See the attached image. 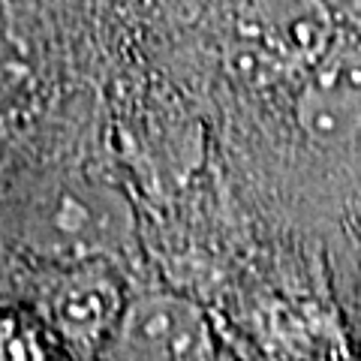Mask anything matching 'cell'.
Masks as SVG:
<instances>
[{"label":"cell","mask_w":361,"mask_h":361,"mask_svg":"<svg viewBox=\"0 0 361 361\" xmlns=\"http://www.w3.org/2000/svg\"><path fill=\"white\" fill-rule=\"evenodd\" d=\"M118 361H214V331L199 304L154 292L123 307L115 334Z\"/></svg>","instance_id":"obj_3"},{"label":"cell","mask_w":361,"mask_h":361,"mask_svg":"<svg viewBox=\"0 0 361 361\" xmlns=\"http://www.w3.org/2000/svg\"><path fill=\"white\" fill-rule=\"evenodd\" d=\"M135 238V214L121 190L82 175L49 180L27 202L21 241L51 265L115 262Z\"/></svg>","instance_id":"obj_1"},{"label":"cell","mask_w":361,"mask_h":361,"mask_svg":"<svg viewBox=\"0 0 361 361\" xmlns=\"http://www.w3.org/2000/svg\"><path fill=\"white\" fill-rule=\"evenodd\" d=\"M341 37L325 0H250L235 21L232 73L250 85L304 75Z\"/></svg>","instance_id":"obj_2"},{"label":"cell","mask_w":361,"mask_h":361,"mask_svg":"<svg viewBox=\"0 0 361 361\" xmlns=\"http://www.w3.org/2000/svg\"><path fill=\"white\" fill-rule=\"evenodd\" d=\"M295 123L316 148H341L361 133V42L337 37L301 75Z\"/></svg>","instance_id":"obj_4"},{"label":"cell","mask_w":361,"mask_h":361,"mask_svg":"<svg viewBox=\"0 0 361 361\" xmlns=\"http://www.w3.org/2000/svg\"><path fill=\"white\" fill-rule=\"evenodd\" d=\"M0 361H49L37 329L21 316L0 313Z\"/></svg>","instance_id":"obj_6"},{"label":"cell","mask_w":361,"mask_h":361,"mask_svg":"<svg viewBox=\"0 0 361 361\" xmlns=\"http://www.w3.org/2000/svg\"><path fill=\"white\" fill-rule=\"evenodd\" d=\"M127 301L111 262L63 265L45 292V316L75 346H97L115 334Z\"/></svg>","instance_id":"obj_5"}]
</instances>
